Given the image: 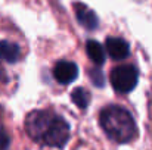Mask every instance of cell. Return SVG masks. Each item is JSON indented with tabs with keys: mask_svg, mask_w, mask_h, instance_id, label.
Instances as JSON below:
<instances>
[{
	"mask_svg": "<svg viewBox=\"0 0 152 150\" xmlns=\"http://www.w3.org/2000/svg\"><path fill=\"white\" fill-rule=\"evenodd\" d=\"M21 57V49L12 41H0V60L15 63Z\"/></svg>",
	"mask_w": 152,
	"mask_h": 150,
	"instance_id": "7",
	"label": "cell"
},
{
	"mask_svg": "<svg viewBox=\"0 0 152 150\" xmlns=\"http://www.w3.org/2000/svg\"><path fill=\"white\" fill-rule=\"evenodd\" d=\"M86 53L95 65H103L105 51H103L101 43H98L96 40H87L86 41Z\"/></svg>",
	"mask_w": 152,
	"mask_h": 150,
	"instance_id": "8",
	"label": "cell"
},
{
	"mask_svg": "<svg viewBox=\"0 0 152 150\" xmlns=\"http://www.w3.org/2000/svg\"><path fill=\"white\" fill-rule=\"evenodd\" d=\"M90 78L93 80V83H95V86H98V87H102L103 86V75H102L101 71H98V69H93V71H90Z\"/></svg>",
	"mask_w": 152,
	"mask_h": 150,
	"instance_id": "10",
	"label": "cell"
},
{
	"mask_svg": "<svg viewBox=\"0 0 152 150\" xmlns=\"http://www.w3.org/2000/svg\"><path fill=\"white\" fill-rule=\"evenodd\" d=\"M105 49L114 60H123V59H127L130 56L129 43L123 38H118V37H109L105 43Z\"/></svg>",
	"mask_w": 152,
	"mask_h": 150,
	"instance_id": "6",
	"label": "cell"
},
{
	"mask_svg": "<svg viewBox=\"0 0 152 150\" xmlns=\"http://www.w3.org/2000/svg\"><path fill=\"white\" fill-rule=\"evenodd\" d=\"M27 134L40 144L64 147L69 138V125L52 110H33L25 119Z\"/></svg>",
	"mask_w": 152,
	"mask_h": 150,
	"instance_id": "1",
	"label": "cell"
},
{
	"mask_svg": "<svg viewBox=\"0 0 152 150\" xmlns=\"http://www.w3.org/2000/svg\"><path fill=\"white\" fill-rule=\"evenodd\" d=\"M78 75V68L74 62L69 60H61L53 66V78L61 84H69L72 83Z\"/></svg>",
	"mask_w": 152,
	"mask_h": 150,
	"instance_id": "4",
	"label": "cell"
},
{
	"mask_svg": "<svg viewBox=\"0 0 152 150\" xmlns=\"http://www.w3.org/2000/svg\"><path fill=\"white\" fill-rule=\"evenodd\" d=\"M99 122L106 136L117 143H129L137 136V127L132 113L121 106H106L99 115Z\"/></svg>",
	"mask_w": 152,
	"mask_h": 150,
	"instance_id": "2",
	"label": "cell"
},
{
	"mask_svg": "<svg viewBox=\"0 0 152 150\" xmlns=\"http://www.w3.org/2000/svg\"><path fill=\"white\" fill-rule=\"evenodd\" d=\"M137 78H139V72H137L136 66H133V65L117 66L109 74V81H111L112 88L123 94L130 93L136 87Z\"/></svg>",
	"mask_w": 152,
	"mask_h": 150,
	"instance_id": "3",
	"label": "cell"
},
{
	"mask_svg": "<svg viewBox=\"0 0 152 150\" xmlns=\"http://www.w3.org/2000/svg\"><path fill=\"white\" fill-rule=\"evenodd\" d=\"M71 99H72L75 106H78L80 109H86L87 104H89V101H90V94H89V91H87L86 88L78 87V88H75V90L72 91Z\"/></svg>",
	"mask_w": 152,
	"mask_h": 150,
	"instance_id": "9",
	"label": "cell"
},
{
	"mask_svg": "<svg viewBox=\"0 0 152 150\" xmlns=\"http://www.w3.org/2000/svg\"><path fill=\"white\" fill-rule=\"evenodd\" d=\"M74 12H75V18L81 27H84L86 30H96L98 28L99 18L89 6H86L84 3H75Z\"/></svg>",
	"mask_w": 152,
	"mask_h": 150,
	"instance_id": "5",
	"label": "cell"
}]
</instances>
